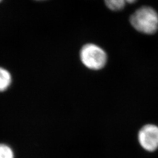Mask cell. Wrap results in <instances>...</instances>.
<instances>
[{
	"mask_svg": "<svg viewBox=\"0 0 158 158\" xmlns=\"http://www.w3.org/2000/svg\"><path fill=\"white\" fill-rule=\"evenodd\" d=\"M130 23L141 33L155 34L158 30V13L152 6H142L130 16Z\"/></svg>",
	"mask_w": 158,
	"mask_h": 158,
	"instance_id": "obj_1",
	"label": "cell"
},
{
	"mask_svg": "<svg viewBox=\"0 0 158 158\" xmlns=\"http://www.w3.org/2000/svg\"><path fill=\"white\" fill-rule=\"evenodd\" d=\"M11 83V76L8 71L0 67V91L6 90Z\"/></svg>",
	"mask_w": 158,
	"mask_h": 158,
	"instance_id": "obj_5",
	"label": "cell"
},
{
	"mask_svg": "<svg viewBox=\"0 0 158 158\" xmlns=\"http://www.w3.org/2000/svg\"><path fill=\"white\" fill-rule=\"evenodd\" d=\"M138 140L142 147L149 152L158 148V127L155 125L144 126L138 134Z\"/></svg>",
	"mask_w": 158,
	"mask_h": 158,
	"instance_id": "obj_3",
	"label": "cell"
},
{
	"mask_svg": "<svg viewBox=\"0 0 158 158\" xmlns=\"http://www.w3.org/2000/svg\"><path fill=\"white\" fill-rule=\"evenodd\" d=\"M1 1H2V0H0V2H1Z\"/></svg>",
	"mask_w": 158,
	"mask_h": 158,
	"instance_id": "obj_7",
	"label": "cell"
},
{
	"mask_svg": "<svg viewBox=\"0 0 158 158\" xmlns=\"http://www.w3.org/2000/svg\"><path fill=\"white\" fill-rule=\"evenodd\" d=\"M137 0H104L105 5L113 11H119L123 10L127 4L135 3Z\"/></svg>",
	"mask_w": 158,
	"mask_h": 158,
	"instance_id": "obj_4",
	"label": "cell"
},
{
	"mask_svg": "<svg viewBox=\"0 0 158 158\" xmlns=\"http://www.w3.org/2000/svg\"><path fill=\"white\" fill-rule=\"evenodd\" d=\"M80 59L87 68L99 70L107 62V55L100 46L89 44L85 45L80 51Z\"/></svg>",
	"mask_w": 158,
	"mask_h": 158,
	"instance_id": "obj_2",
	"label": "cell"
},
{
	"mask_svg": "<svg viewBox=\"0 0 158 158\" xmlns=\"http://www.w3.org/2000/svg\"><path fill=\"white\" fill-rule=\"evenodd\" d=\"M0 158H14L11 148L6 144L0 143Z\"/></svg>",
	"mask_w": 158,
	"mask_h": 158,
	"instance_id": "obj_6",
	"label": "cell"
},
{
	"mask_svg": "<svg viewBox=\"0 0 158 158\" xmlns=\"http://www.w3.org/2000/svg\"></svg>",
	"mask_w": 158,
	"mask_h": 158,
	"instance_id": "obj_8",
	"label": "cell"
}]
</instances>
